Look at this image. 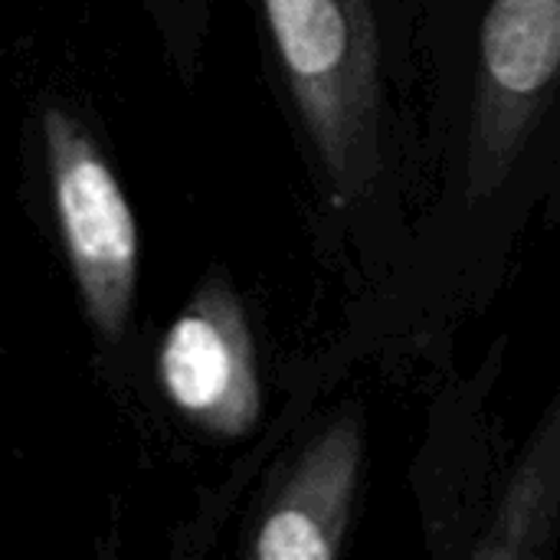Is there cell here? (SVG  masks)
I'll use <instances>...</instances> for the list:
<instances>
[{"instance_id":"obj_1","label":"cell","mask_w":560,"mask_h":560,"mask_svg":"<svg viewBox=\"0 0 560 560\" xmlns=\"http://www.w3.org/2000/svg\"><path fill=\"white\" fill-rule=\"evenodd\" d=\"M262 13L335 200L368 197L384 167L381 36L371 0H262Z\"/></svg>"},{"instance_id":"obj_4","label":"cell","mask_w":560,"mask_h":560,"mask_svg":"<svg viewBox=\"0 0 560 560\" xmlns=\"http://www.w3.org/2000/svg\"><path fill=\"white\" fill-rule=\"evenodd\" d=\"M158 377L197 430L240 440L249 436L262 413V384L249 318L226 279H203L187 308L171 322Z\"/></svg>"},{"instance_id":"obj_3","label":"cell","mask_w":560,"mask_h":560,"mask_svg":"<svg viewBox=\"0 0 560 560\" xmlns=\"http://www.w3.org/2000/svg\"><path fill=\"white\" fill-rule=\"evenodd\" d=\"M560 82V0H492L466 151V190L492 197L518 164Z\"/></svg>"},{"instance_id":"obj_6","label":"cell","mask_w":560,"mask_h":560,"mask_svg":"<svg viewBox=\"0 0 560 560\" xmlns=\"http://www.w3.org/2000/svg\"><path fill=\"white\" fill-rule=\"evenodd\" d=\"M560 538V387L525 446L472 558H548Z\"/></svg>"},{"instance_id":"obj_5","label":"cell","mask_w":560,"mask_h":560,"mask_svg":"<svg viewBox=\"0 0 560 560\" xmlns=\"http://www.w3.org/2000/svg\"><path fill=\"white\" fill-rule=\"evenodd\" d=\"M364 466V423L358 410L331 417L295 456L282 486L253 528L249 555L259 560L338 558Z\"/></svg>"},{"instance_id":"obj_2","label":"cell","mask_w":560,"mask_h":560,"mask_svg":"<svg viewBox=\"0 0 560 560\" xmlns=\"http://www.w3.org/2000/svg\"><path fill=\"white\" fill-rule=\"evenodd\" d=\"M39 138L62 253L85 318L102 345H118L138 292V223L131 203L98 141L72 112L46 105Z\"/></svg>"}]
</instances>
